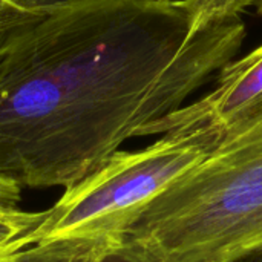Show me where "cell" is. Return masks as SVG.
<instances>
[{
    "instance_id": "cell-1",
    "label": "cell",
    "mask_w": 262,
    "mask_h": 262,
    "mask_svg": "<svg viewBox=\"0 0 262 262\" xmlns=\"http://www.w3.org/2000/svg\"><path fill=\"white\" fill-rule=\"evenodd\" d=\"M241 17L192 0H68L0 34V175L68 189L238 58Z\"/></svg>"
},
{
    "instance_id": "cell-2",
    "label": "cell",
    "mask_w": 262,
    "mask_h": 262,
    "mask_svg": "<svg viewBox=\"0 0 262 262\" xmlns=\"http://www.w3.org/2000/svg\"><path fill=\"white\" fill-rule=\"evenodd\" d=\"M221 134L120 241L150 262L262 261V112Z\"/></svg>"
},
{
    "instance_id": "cell-3",
    "label": "cell",
    "mask_w": 262,
    "mask_h": 262,
    "mask_svg": "<svg viewBox=\"0 0 262 262\" xmlns=\"http://www.w3.org/2000/svg\"><path fill=\"white\" fill-rule=\"evenodd\" d=\"M221 140L210 127L169 130L138 150H118L94 173L64 189L28 233L29 246L58 239L118 243L138 215L173 181L201 163Z\"/></svg>"
},
{
    "instance_id": "cell-4",
    "label": "cell",
    "mask_w": 262,
    "mask_h": 262,
    "mask_svg": "<svg viewBox=\"0 0 262 262\" xmlns=\"http://www.w3.org/2000/svg\"><path fill=\"white\" fill-rule=\"evenodd\" d=\"M261 112L262 45L224 66L207 94L157 121L147 130V137L192 127L224 132Z\"/></svg>"
},
{
    "instance_id": "cell-5",
    "label": "cell",
    "mask_w": 262,
    "mask_h": 262,
    "mask_svg": "<svg viewBox=\"0 0 262 262\" xmlns=\"http://www.w3.org/2000/svg\"><path fill=\"white\" fill-rule=\"evenodd\" d=\"M21 187L0 175V249L29 246L26 236L45 218V212H28L20 207Z\"/></svg>"
},
{
    "instance_id": "cell-6",
    "label": "cell",
    "mask_w": 262,
    "mask_h": 262,
    "mask_svg": "<svg viewBox=\"0 0 262 262\" xmlns=\"http://www.w3.org/2000/svg\"><path fill=\"white\" fill-rule=\"evenodd\" d=\"M114 241L58 239L28 246L12 253L5 262H94Z\"/></svg>"
},
{
    "instance_id": "cell-7",
    "label": "cell",
    "mask_w": 262,
    "mask_h": 262,
    "mask_svg": "<svg viewBox=\"0 0 262 262\" xmlns=\"http://www.w3.org/2000/svg\"><path fill=\"white\" fill-rule=\"evenodd\" d=\"M193 5L210 18L241 17L247 9L258 8L262 0H192Z\"/></svg>"
},
{
    "instance_id": "cell-8",
    "label": "cell",
    "mask_w": 262,
    "mask_h": 262,
    "mask_svg": "<svg viewBox=\"0 0 262 262\" xmlns=\"http://www.w3.org/2000/svg\"><path fill=\"white\" fill-rule=\"evenodd\" d=\"M94 262H150L140 250L127 243L118 241L104 249Z\"/></svg>"
},
{
    "instance_id": "cell-9",
    "label": "cell",
    "mask_w": 262,
    "mask_h": 262,
    "mask_svg": "<svg viewBox=\"0 0 262 262\" xmlns=\"http://www.w3.org/2000/svg\"><path fill=\"white\" fill-rule=\"evenodd\" d=\"M37 12L38 11H26L12 0H0V34Z\"/></svg>"
},
{
    "instance_id": "cell-10",
    "label": "cell",
    "mask_w": 262,
    "mask_h": 262,
    "mask_svg": "<svg viewBox=\"0 0 262 262\" xmlns=\"http://www.w3.org/2000/svg\"><path fill=\"white\" fill-rule=\"evenodd\" d=\"M12 2L26 11H41V9L60 5L68 0H12Z\"/></svg>"
},
{
    "instance_id": "cell-11",
    "label": "cell",
    "mask_w": 262,
    "mask_h": 262,
    "mask_svg": "<svg viewBox=\"0 0 262 262\" xmlns=\"http://www.w3.org/2000/svg\"><path fill=\"white\" fill-rule=\"evenodd\" d=\"M25 247H28V246L17 244V246H11V247H6V249H0V262H5L12 253L18 252V250H21V249H25Z\"/></svg>"
},
{
    "instance_id": "cell-12",
    "label": "cell",
    "mask_w": 262,
    "mask_h": 262,
    "mask_svg": "<svg viewBox=\"0 0 262 262\" xmlns=\"http://www.w3.org/2000/svg\"><path fill=\"white\" fill-rule=\"evenodd\" d=\"M256 12H258V14H261V15H262V2L259 3V6L256 8Z\"/></svg>"
},
{
    "instance_id": "cell-13",
    "label": "cell",
    "mask_w": 262,
    "mask_h": 262,
    "mask_svg": "<svg viewBox=\"0 0 262 262\" xmlns=\"http://www.w3.org/2000/svg\"><path fill=\"white\" fill-rule=\"evenodd\" d=\"M256 262H262V261H256Z\"/></svg>"
}]
</instances>
